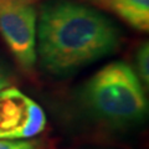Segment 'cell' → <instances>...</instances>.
Listing matches in <instances>:
<instances>
[{"mask_svg": "<svg viewBox=\"0 0 149 149\" xmlns=\"http://www.w3.org/2000/svg\"><path fill=\"white\" fill-rule=\"evenodd\" d=\"M118 26L95 8L73 0H50L41 6L36 52L44 71L66 76L114 54Z\"/></svg>", "mask_w": 149, "mask_h": 149, "instance_id": "cell-1", "label": "cell"}, {"mask_svg": "<svg viewBox=\"0 0 149 149\" xmlns=\"http://www.w3.org/2000/svg\"><path fill=\"white\" fill-rule=\"evenodd\" d=\"M81 100L93 117L112 127L141 123L148 113L143 83L122 61L108 63L93 74L82 88Z\"/></svg>", "mask_w": 149, "mask_h": 149, "instance_id": "cell-2", "label": "cell"}, {"mask_svg": "<svg viewBox=\"0 0 149 149\" xmlns=\"http://www.w3.org/2000/svg\"><path fill=\"white\" fill-rule=\"evenodd\" d=\"M37 13L31 4L0 5V35L21 68L30 71L37 61Z\"/></svg>", "mask_w": 149, "mask_h": 149, "instance_id": "cell-3", "label": "cell"}, {"mask_svg": "<svg viewBox=\"0 0 149 149\" xmlns=\"http://www.w3.org/2000/svg\"><path fill=\"white\" fill-rule=\"evenodd\" d=\"M46 127V114L39 103L9 86L0 91V139L26 141Z\"/></svg>", "mask_w": 149, "mask_h": 149, "instance_id": "cell-4", "label": "cell"}, {"mask_svg": "<svg viewBox=\"0 0 149 149\" xmlns=\"http://www.w3.org/2000/svg\"><path fill=\"white\" fill-rule=\"evenodd\" d=\"M103 10L116 14L133 29L148 31L149 0H87Z\"/></svg>", "mask_w": 149, "mask_h": 149, "instance_id": "cell-5", "label": "cell"}, {"mask_svg": "<svg viewBox=\"0 0 149 149\" xmlns=\"http://www.w3.org/2000/svg\"><path fill=\"white\" fill-rule=\"evenodd\" d=\"M137 61V71L138 77L142 83H146L148 86L149 83V44L146 41L144 44L139 46V49L136 54Z\"/></svg>", "mask_w": 149, "mask_h": 149, "instance_id": "cell-6", "label": "cell"}, {"mask_svg": "<svg viewBox=\"0 0 149 149\" xmlns=\"http://www.w3.org/2000/svg\"><path fill=\"white\" fill-rule=\"evenodd\" d=\"M0 149H41L39 141H6L0 139Z\"/></svg>", "mask_w": 149, "mask_h": 149, "instance_id": "cell-7", "label": "cell"}, {"mask_svg": "<svg viewBox=\"0 0 149 149\" xmlns=\"http://www.w3.org/2000/svg\"><path fill=\"white\" fill-rule=\"evenodd\" d=\"M11 82H13L11 68L9 67V65L6 62H4L0 58V91L9 87L11 85Z\"/></svg>", "mask_w": 149, "mask_h": 149, "instance_id": "cell-8", "label": "cell"}, {"mask_svg": "<svg viewBox=\"0 0 149 149\" xmlns=\"http://www.w3.org/2000/svg\"><path fill=\"white\" fill-rule=\"evenodd\" d=\"M34 0H0L1 4H31Z\"/></svg>", "mask_w": 149, "mask_h": 149, "instance_id": "cell-9", "label": "cell"}]
</instances>
